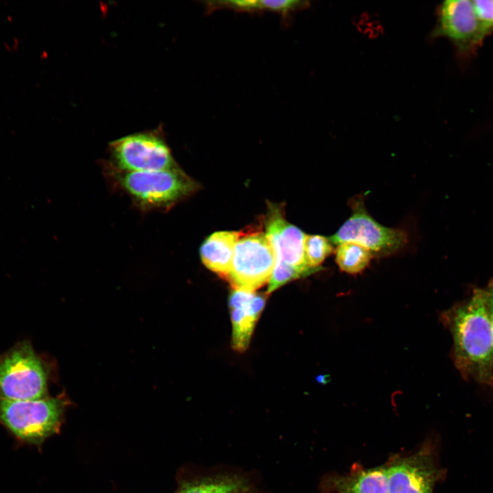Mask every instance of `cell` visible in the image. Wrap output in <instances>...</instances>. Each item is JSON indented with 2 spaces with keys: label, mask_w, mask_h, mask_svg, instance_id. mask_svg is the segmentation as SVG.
Wrapping results in <instances>:
<instances>
[{
  "label": "cell",
  "mask_w": 493,
  "mask_h": 493,
  "mask_svg": "<svg viewBox=\"0 0 493 493\" xmlns=\"http://www.w3.org/2000/svg\"><path fill=\"white\" fill-rule=\"evenodd\" d=\"M453 338L451 357L461 376L493 389V331L483 288L440 315Z\"/></svg>",
  "instance_id": "obj_1"
},
{
  "label": "cell",
  "mask_w": 493,
  "mask_h": 493,
  "mask_svg": "<svg viewBox=\"0 0 493 493\" xmlns=\"http://www.w3.org/2000/svg\"><path fill=\"white\" fill-rule=\"evenodd\" d=\"M105 175L142 211L166 210L188 197L197 184L178 166L162 170L125 172L105 164Z\"/></svg>",
  "instance_id": "obj_2"
},
{
  "label": "cell",
  "mask_w": 493,
  "mask_h": 493,
  "mask_svg": "<svg viewBox=\"0 0 493 493\" xmlns=\"http://www.w3.org/2000/svg\"><path fill=\"white\" fill-rule=\"evenodd\" d=\"M66 406L59 396L29 401L0 400V422L22 441L40 444L60 430Z\"/></svg>",
  "instance_id": "obj_3"
},
{
  "label": "cell",
  "mask_w": 493,
  "mask_h": 493,
  "mask_svg": "<svg viewBox=\"0 0 493 493\" xmlns=\"http://www.w3.org/2000/svg\"><path fill=\"white\" fill-rule=\"evenodd\" d=\"M47 376L30 344L23 342L0 359V400L29 401L45 397Z\"/></svg>",
  "instance_id": "obj_4"
},
{
  "label": "cell",
  "mask_w": 493,
  "mask_h": 493,
  "mask_svg": "<svg viewBox=\"0 0 493 493\" xmlns=\"http://www.w3.org/2000/svg\"><path fill=\"white\" fill-rule=\"evenodd\" d=\"M275 262V253L265 232L240 231L226 279L233 289L255 292L270 280Z\"/></svg>",
  "instance_id": "obj_5"
},
{
  "label": "cell",
  "mask_w": 493,
  "mask_h": 493,
  "mask_svg": "<svg viewBox=\"0 0 493 493\" xmlns=\"http://www.w3.org/2000/svg\"><path fill=\"white\" fill-rule=\"evenodd\" d=\"M111 167L125 172L156 171L178 166L158 131L130 134L110 143Z\"/></svg>",
  "instance_id": "obj_6"
},
{
  "label": "cell",
  "mask_w": 493,
  "mask_h": 493,
  "mask_svg": "<svg viewBox=\"0 0 493 493\" xmlns=\"http://www.w3.org/2000/svg\"><path fill=\"white\" fill-rule=\"evenodd\" d=\"M351 216L329 238L333 244L353 242L373 255H385L397 251L407 243V236L404 231L385 227L367 212L362 197L351 199Z\"/></svg>",
  "instance_id": "obj_7"
},
{
  "label": "cell",
  "mask_w": 493,
  "mask_h": 493,
  "mask_svg": "<svg viewBox=\"0 0 493 493\" xmlns=\"http://www.w3.org/2000/svg\"><path fill=\"white\" fill-rule=\"evenodd\" d=\"M388 493H433L443 471L428 446L406 456L394 458L388 464Z\"/></svg>",
  "instance_id": "obj_8"
},
{
  "label": "cell",
  "mask_w": 493,
  "mask_h": 493,
  "mask_svg": "<svg viewBox=\"0 0 493 493\" xmlns=\"http://www.w3.org/2000/svg\"><path fill=\"white\" fill-rule=\"evenodd\" d=\"M266 218V235L270 242L275 262L294 267L307 275L319 270L308 266L305 257L306 235L284 218L281 208L276 205L268 207Z\"/></svg>",
  "instance_id": "obj_9"
},
{
  "label": "cell",
  "mask_w": 493,
  "mask_h": 493,
  "mask_svg": "<svg viewBox=\"0 0 493 493\" xmlns=\"http://www.w3.org/2000/svg\"><path fill=\"white\" fill-rule=\"evenodd\" d=\"M434 34L448 38L462 49L481 42L483 38L472 1L443 2Z\"/></svg>",
  "instance_id": "obj_10"
},
{
  "label": "cell",
  "mask_w": 493,
  "mask_h": 493,
  "mask_svg": "<svg viewBox=\"0 0 493 493\" xmlns=\"http://www.w3.org/2000/svg\"><path fill=\"white\" fill-rule=\"evenodd\" d=\"M265 303V295L240 289L231 292L229 305L232 324L231 344L234 350L242 352L248 347Z\"/></svg>",
  "instance_id": "obj_11"
},
{
  "label": "cell",
  "mask_w": 493,
  "mask_h": 493,
  "mask_svg": "<svg viewBox=\"0 0 493 493\" xmlns=\"http://www.w3.org/2000/svg\"><path fill=\"white\" fill-rule=\"evenodd\" d=\"M388 464L347 474L329 476L323 482V493H388Z\"/></svg>",
  "instance_id": "obj_12"
},
{
  "label": "cell",
  "mask_w": 493,
  "mask_h": 493,
  "mask_svg": "<svg viewBox=\"0 0 493 493\" xmlns=\"http://www.w3.org/2000/svg\"><path fill=\"white\" fill-rule=\"evenodd\" d=\"M239 236L240 231H217L210 235L200 249L204 265L225 279L231 270Z\"/></svg>",
  "instance_id": "obj_13"
},
{
  "label": "cell",
  "mask_w": 493,
  "mask_h": 493,
  "mask_svg": "<svg viewBox=\"0 0 493 493\" xmlns=\"http://www.w3.org/2000/svg\"><path fill=\"white\" fill-rule=\"evenodd\" d=\"M249 489L247 481L242 476L218 475L186 482L177 493H240Z\"/></svg>",
  "instance_id": "obj_14"
},
{
  "label": "cell",
  "mask_w": 493,
  "mask_h": 493,
  "mask_svg": "<svg viewBox=\"0 0 493 493\" xmlns=\"http://www.w3.org/2000/svg\"><path fill=\"white\" fill-rule=\"evenodd\" d=\"M335 255L339 268L349 275L362 273L374 256L370 250L353 242L339 244L335 249Z\"/></svg>",
  "instance_id": "obj_15"
},
{
  "label": "cell",
  "mask_w": 493,
  "mask_h": 493,
  "mask_svg": "<svg viewBox=\"0 0 493 493\" xmlns=\"http://www.w3.org/2000/svg\"><path fill=\"white\" fill-rule=\"evenodd\" d=\"M210 7H224L240 11L268 10L287 15L291 12L305 6L306 2L297 0L265 1L239 0L210 2Z\"/></svg>",
  "instance_id": "obj_16"
},
{
  "label": "cell",
  "mask_w": 493,
  "mask_h": 493,
  "mask_svg": "<svg viewBox=\"0 0 493 493\" xmlns=\"http://www.w3.org/2000/svg\"><path fill=\"white\" fill-rule=\"evenodd\" d=\"M304 249L307 264L313 268H320V264L334 251L329 238L320 235H306Z\"/></svg>",
  "instance_id": "obj_17"
},
{
  "label": "cell",
  "mask_w": 493,
  "mask_h": 493,
  "mask_svg": "<svg viewBox=\"0 0 493 493\" xmlns=\"http://www.w3.org/2000/svg\"><path fill=\"white\" fill-rule=\"evenodd\" d=\"M307 276L303 272L280 262H275L266 294H270L292 279Z\"/></svg>",
  "instance_id": "obj_18"
},
{
  "label": "cell",
  "mask_w": 493,
  "mask_h": 493,
  "mask_svg": "<svg viewBox=\"0 0 493 493\" xmlns=\"http://www.w3.org/2000/svg\"><path fill=\"white\" fill-rule=\"evenodd\" d=\"M472 2L484 38L493 30V1L474 0Z\"/></svg>",
  "instance_id": "obj_19"
},
{
  "label": "cell",
  "mask_w": 493,
  "mask_h": 493,
  "mask_svg": "<svg viewBox=\"0 0 493 493\" xmlns=\"http://www.w3.org/2000/svg\"><path fill=\"white\" fill-rule=\"evenodd\" d=\"M485 304L493 331V277L483 288Z\"/></svg>",
  "instance_id": "obj_20"
},
{
  "label": "cell",
  "mask_w": 493,
  "mask_h": 493,
  "mask_svg": "<svg viewBox=\"0 0 493 493\" xmlns=\"http://www.w3.org/2000/svg\"><path fill=\"white\" fill-rule=\"evenodd\" d=\"M240 493H255V492L251 491L250 489H249L247 490H245V491L240 492Z\"/></svg>",
  "instance_id": "obj_21"
}]
</instances>
